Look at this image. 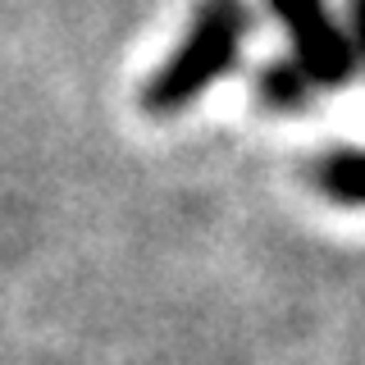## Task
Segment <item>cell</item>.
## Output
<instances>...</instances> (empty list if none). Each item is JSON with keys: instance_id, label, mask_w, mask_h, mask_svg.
Segmentation results:
<instances>
[{"instance_id": "cell-1", "label": "cell", "mask_w": 365, "mask_h": 365, "mask_svg": "<svg viewBox=\"0 0 365 365\" xmlns=\"http://www.w3.org/2000/svg\"><path fill=\"white\" fill-rule=\"evenodd\" d=\"M251 37L247 0H197L174 51L142 83V110L151 119H178L237 68Z\"/></svg>"}, {"instance_id": "cell-2", "label": "cell", "mask_w": 365, "mask_h": 365, "mask_svg": "<svg viewBox=\"0 0 365 365\" xmlns=\"http://www.w3.org/2000/svg\"><path fill=\"white\" fill-rule=\"evenodd\" d=\"M265 5L288 32V60L311 78L315 91H334L356 73L351 41L329 14V0H265Z\"/></svg>"}, {"instance_id": "cell-3", "label": "cell", "mask_w": 365, "mask_h": 365, "mask_svg": "<svg viewBox=\"0 0 365 365\" xmlns=\"http://www.w3.org/2000/svg\"><path fill=\"white\" fill-rule=\"evenodd\" d=\"M311 187L324 201L365 210V146H334L311 165Z\"/></svg>"}, {"instance_id": "cell-4", "label": "cell", "mask_w": 365, "mask_h": 365, "mask_svg": "<svg viewBox=\"0 0 365 365\" xmlns=\"http://www.w3.org/2000/svg\"><path fill=\"white\" fill-rule=\"evenodd\" d=\"M251 91H256V101H260L269 114H302V110L319 96L315 83H311V78H306L292 60H269V64H260V73H256V83H251Z\"/></svg>"}, {"instance_id": "cell-5", "label": "cell", "mask_w": 365, "mask_h": 365, "mask_svg": "<svg viewBox=\"0 0 365 365\" xmlns=\"http://www.w3.org/2000/svg\"><path fill=\"white\" fill-rule=\"evenodd\" d=\"M338 23H342V32H347V41H351L356 64H365V0H347V14Z\"/></svg>"}]
</instances>
